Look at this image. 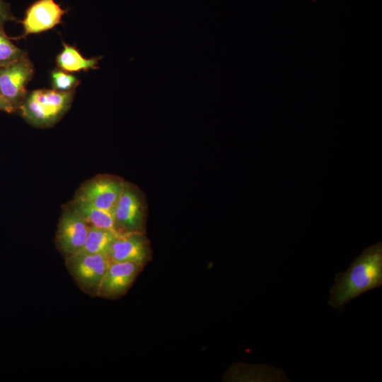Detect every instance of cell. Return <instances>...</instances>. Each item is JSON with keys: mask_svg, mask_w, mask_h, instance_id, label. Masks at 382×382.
<instances>
[{"mask_svg": "<svg viewBox=\"0 0 382 382\" xmlns=\"http://www.w3.org/2000/svg\"><path fill=\"white\" fill-rule=\"evenodd\" d=\"M328 304L342 311L354 299L382 286V243L366 248L344 272H338Z\"/></svg>", "mask_w": 382, "mask_h": 382, "instance_id": "6da1fadb", "label": "cell"}, {"mask_svg": "<svg viewBox=\"0 0 382 382\" xmlns=\"http://www.w3.org/2000/svg\"><path fill=\"white\" fill-rule=\"evenodd\" d=\"M119 234L115 231L90 226L86 241L82 248L76 253L107 254L112 242Z\"/></svg>", "mask_w": 382, "mask_h": 382, "instance_id": "4fadbf2b", "label": "cell"}, {"mask_svg": "<svg viewBox=\"0 0 382 382\" xmlns=\"http://www.w3.org/2000/svg\"><path fill=\"white\" fill-rule=\"evenodd\" d=\"M16 20L11 12L10 4L4 0H0V28H4L6 22Z\"/></svg>", "mask_w": 382, "mask_h": 382, "instance_id": "2e32d148", "label": "cell"}, {"mask_svg": "<svg viewBox=\"0 0 382 382\" xmlns=\"http://www.w3.org/2000/svg\"><path fill=\"white\" fill-rule=\"evenodd\" d=\"M0 111L7 113H12L16 111V108L1 95L0 93Z\"/></svg>", "mask_w": 382, "mask_h": 382, "instance_id": "e0dca14e", "label": "cell"}, {"mask_svg": "<svg viewBox=\"0 0 382 382\" xmlns=\"http://www.w3.org/2000/svg\"><path fill=\"white\" fill-rule=\"evenodd\" d=\"M54 0H37L25 11L21 21L23 27V37L45 32L62 23L66 13Z\"/></svg>", "mask_w": 382, "mask_h": 382, "instance_id": "30bf717a", "label": "cell"}, {"mask_svg": "<svg viewBox=\"0 0 382 382\" xmlns=\"http://www.w3.org/2000/svg\"><path fill=\"white\" fill-rule=\"evenodd\" d=\"M89 225L68 206L63 208L56 233V245L60 253L67 257L82 248Z\"/></svg>", "mask_w": 382, "mask_h": 382, "instance_id": "52a82bcc", "label": "cell"}, {"mask_svg": "<svg viewBox=\"0 0 382 382\" xmlns=\"http://www.w3.org/2000/svg\"><path fill=\"white\" fill-rule=\"evenodd\" d=\"M27 56L26 52L16 46L0 28V67Z\"/></svg>", "mask_w": 382, "mask_h": 382, "instance_id": "5bb4252c", "label": "cell"}, {"mask_svg": "<svg viewBox=\"0 0 382 382\" xmlns=\"http://www.w3.org/2000/svg\"><path fill=\"white\" fill-rule=\"evenodd\" d=\"M66 205L78 214L89 226L116 231L113 212L97 208L75 197Z\"/></svg>", "mask_w": 382, "mask_h": 382, "instance_id": "8fae6325", "label": "cell"}, {"mask_svg": "<svg viewBox=\"0 0 382 382\" xmlns=\"http://www.w3.org/2000/svg\"><path fill=\"white\" fill-rule=\"evenodd\" d=\"M144 266L134 262L110 261L101 282L98 296L112 299L122 296Z\"/></svg>", "mask_w": 382, "mask_h": 382, "instance_id": "ba28073f", "label": "cell"}, {"mask_svg": "<svg viewBox=\"0 0 382 382\" xmlns=\"http://www.w3.org/2000/svg\"><path fill=\"white\" fill-rule=\"evenodd\" d=\"M34 72L27 56L0 67V93L18 110Z\"/></svg>", "mask_w": 382, "mask_h": 382, "instance_id": "8992f818", "label": "cell"}, {"mask_svg": "<svg viewBox=\"0 0 382 382\" xmlns=\"http://www.w3.org/2000/svg\"><path fill=\"white\" fill-rule=\"evenodd\" d=\"M101 58H85L76 47L63 42V50L57 55L56 61L59 69L76 72L98 69V62Z\"/></svg>", "mask_w": 382, "mask_h": 382, "instance_id": "7c38bea8", "label": "cell"}, {"mask_svg": "<svg viewBox=\"0 0 382 382\" xmlns=\"http://www.w3.org/2000/svg\"><path fill=\"white\" fill-rule=\"evenodd\" d=\"M51 81L53 90L61 92L74 91L80 83L75 76L61 69H54L51 72Z\"/></svg>", "mask_w": 382, "mask_h": 382, "instance_id": "9a60e30c", "label": "cell"}, {"mask_svg": "<svg viewBox=\"0 0 382 382\" xmlns=\"http://www.w3.org/2000/svg\"><path fill=\"white\" fill-rule=\"evenodd\" d=\"M107 255L112 262H134L144 265L151 257L149 242L144 233H120Z\"/></svg>", "mask_w": 382, "mask_h": 382, "instance_id": "9c48e42d", "label": "cell"}, {"mask_svg": "<svg viewBox=\"0 0 382 382\" xmlns=\"http://www.w3.org/2000/svg\"><path fill=\"white\" fill-rule=\"evenodd\" d=\"M66 267L86 294L98 296L99 288L110 262L106 253H76L65 257Z\"/></svg>", "mask_w": 382, "mask_h": 382, "instance_id": "3957f363", "label": "cell"}, {"mask_svg": "<svg viewBox=\"0 0 382 382\" xmlns=\"http://www.w3.org/2000/svg\"><path fill=\"white\" fill-rule=\"evenodd\" d=\"M74 91L61 92L37 89L28 92L18 110L30 124L48 127L57 122L71 106Z\"/></svg>", "mask_w": 382, "mask_h": 382, "instance_id": "7a4b0ae2", "label": "cell"}, {"mask_svg": "<svg viewBox=\"0 0 382 382\" xmlns=\"http://www.w3.org/2000/svg\"><path fill=\"white\" fill-rule=\"evenodd\" d=\"M115 230L119 233H144L146 205L140 190L126 183L114 209Z\"/></svg>", "mask_w": 382, "mask_h": 382, "instance_id": "277c9868", "label": "cell"}, {"mask_svg": "<svg viewBox=\"0 0 382 382\" xmlns=\"http://www.w3.org/2000/svg\"><path fill=\"white\" fill-rule=\"evenodd\" d=\"M126 183L117 176L98 175L85 182L74 197L97 208L113 212Z\"/></svg>", "mask_w": 382, "mask_h": 382, "instance_id": "5b68a950", "label": "cell"}]
</instances>
